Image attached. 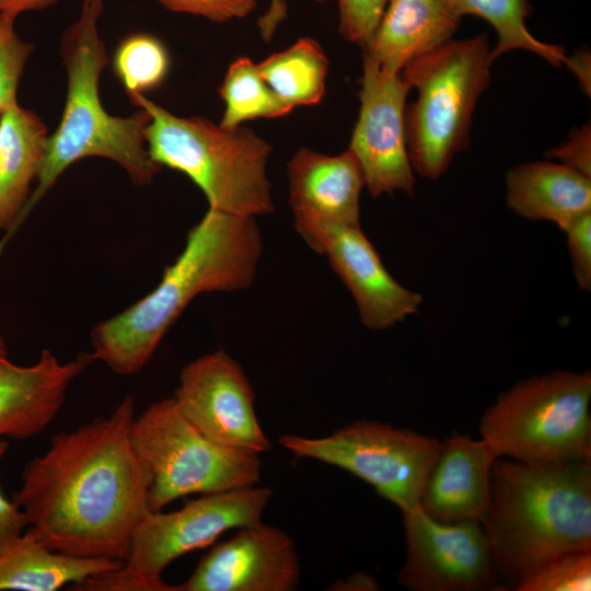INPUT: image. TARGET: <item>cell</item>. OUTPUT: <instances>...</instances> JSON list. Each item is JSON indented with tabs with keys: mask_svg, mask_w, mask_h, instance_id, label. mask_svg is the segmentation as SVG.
<instances>
[{
	"mask_svg": "<svg viewBox=\"0 0 591 591\" xmlns=\"http://www.w3.org/2000/svg\"><path fill=\"white\" fill-rule=\"evenodd\" d=\"M135 403L51 437L27 462L13 500L51 549L125 561L134 530L150 511L149 476L130 440Z\"/></svg>",
	"mask_w": 591,
	"mask_h": 591,
	"instance_id": "cell-1",
	"label": "cell"
},
{
	"mask_svg": "<svg viewBox=\"0 0 591 591\" xmlns=\"http://www.w3.org/2000/svg\"><path fill=\"white\" fill-rule=\"evenodd\" d=\"M262 253L263 237L255 218L208 208L155 288L93 327L88 357L121 376L139 373L195 298L248 288Z\"/></svg>",
	"mask_w": 591,
	"mask_h": 591,
	"instance_id": "cell-2",
	"label": "cell"
},
{
	"mask_svg": "<svg viewBox=\"0 0 591 591\" xmlns=\"http://www.w3.org/2000/svg\"><path fill=\"white\" fill-rule=\"evenodd\" d=\"M494 567L519 580L565 553L591 551V460H498L482 523Z\"/></svg>",
	"mask_w": 591,
	"mask_h": 591,
	"instance_id": "cell-3",
	"label": "cell"
},
{
	"mask_svg": "<svg viewBox=\"0 0 591 591\" xmlns=\"http://www.w3.org/2000/svg\"><path fill=\"white\" fill-rule=\"evenodd\" d=\"M103 0H83L78 19L63 32L60 55L67 72V96L60 123L48 137L35 189L19 224L73 163L100 157L117 163L137 186L152 182L162 169L150 157L144 130L150 114L140 108L130 116L111 115L100 99V78L108 63L97 31Z\"/></svg>",
	"mask_w": 591,
	"mask_h": 591,
	"instance_id": "cell-4",
	"label": "cell"
},
{
	"mask_svg": "<svg viewBox=\"0 0 591 591\" xmlns=\"http://www.w3.org/2000/svg\"><path fill=\"white\" fill-rule=\"evenodd\" d=\"M129 99L151 116L144 137L152 160L188 176L210 209L253 218L274 210L271 147L265 139L243 126L228 129L204 117L177 116L144 94Z\"/></svg>",
	"mask_w": 591,
	"mask_h": 591,
	"instance_id": "cell-5",
	"label": "cell"
},
{
	"mask_svg": "<svg viewBox=\"0 0 591 591\" xmlns=\"http://www.w3.org/2000/svg\"><path fill=\"white\" fill-rule=\"evenodd\" d=\"M490 50L484 33L452 38L403 68L402 77L417 92L405 107L407 152L422 177H440L467 147L477 101L490 82Z\"/></svg>",
	"mask_w": 591,
	"mask_h": 591,
	"instance_id": "cell-6",
	"label": "cell"
},
{
	"mask_svg": "<svg viewBox=\"0 0 591 591\" xmlns=\"http://www.w3.org/2000/svg\"><path fill=\"white\" fill-rule=\"evenodd\" d=\"M591 374L555 371L501 393L480 418L499 456L526 463L591 460Z\"/></svg>",
	"mask_w": 591,
	"mask_h": 591,
	"instance_id": "cell-7",
	"label": "cell"
},
{
	"mask_svg": "<svg viewBox=\"0 0 591 591\" xmlns=\"http://www.w3.org/2000/svg\"><path fill=\"white\" fill-rule=\"evenodd\" d=\"M130 440L150 479L151 511L193 494L253 486L260 478L259 453L213 442L186 419L173 396L135 417Z\"/></svg>",
	"mask_w": 591,
	"mask_h": 591,
	"instance_id": "cell-8",
	"label": "cell"
},
{
	"mask_svg": "<svg viewBox=\"0 0 591 591\" xmlns=\"http://www.w3.org/2000/svg\"><path fill=\"white\" fill-rule=\"evenodd\" d=\"M271 498L266 486L205 494L172 512L148 511L136 525L121 568L76 586L88 591H174L162 579L178 557L206 547L224 532L262 521Z\"/></svg>",
	"mask_w": 591,
	"mask_h": 591,
	"instance_id": "cell-9",
	"label": "cell"
},
{
	"mask_svg": "<svg viewBox=\"0 0 591 591\" xmlns=\"http://www.w3.org/2000/svg\"><path fill=\"white\" fill-rule=\"evenodd\" d=\"M279 443L297 457L316 460L359 477L402 513L419 505L442 447L432 437L370 420L354 421L322 438L283 434Z\"/></svg>",
	"mask_w": 591,
	"mask_h": 591,
	"instance_id": "cell-10",
	"label": "cell"
},
{
	"mask_svg": "<svg viewBox=\"0 0 591 591\" xmlns=\"http://www.w3.org/2000/svg\"><path fill=\"white\" fill-rule=\"evenodd\" d=\"M173 398L186 419L213 442L259 454L270 450L256 416L253 386L224 350L187 363Z\"/></svg>",
	"mask_w": 591,
	"mask_h": 591,
	"instance_id": "cell-11",
	"label": "cell"
},
{
	"mask_svg": "<svg viewBox=\"0 0 591 591\" xmlns=\"http://www.w3.org/2000/svg\"><path fill=\"white\" fill-rule=\"evenodd\" d=\"M406 559L398 573L414 591H477L495 586L489 543L476 521L443 523L418 505L403 512Z\"/></svg>",
	"mask_w": 591,
	"mask_h": 591,
	"instance_id": "cell-12",
	"label": "cell"
},
{
	"mask_svg": "<svg viewBox=\"0 0 591 591\" xmlns=\"http://www.w3.org/2000/svg\"><path fill=\"white\" fill-rule=\"evenodd\" d=\"M409 84L401 73L387 72L363 59L360 109L349 150L356 157L372 197L404 192L414 194L405 134Z\"/></svg>",
	"mask_w": 591,
	"mask_h": 591,
	"instance_id": "cell-13",
	"label": "cell"
},
{
	"mask_svg": "<svg viewBox=\"0 0 591 591\" xmlns=\"http://www.w3.org/2000/svg\"><path fill=\"white\" fill-rule=\"evenodd\" d=\"M300 577L294 541L259 521L213 546L174 591H292Z\"/></svg>",
	"mask_w": 591,
	"mask_h": 591,
	"instance_id": "cell-14",
	"label": "cell"
},
{
	"mask_svg": "<svg viewBox=\"0 0 591 591\" xmlns=\"http://www.w3.org/2000/svg\"><path fill=\"white\" fill-rule=\"evenodd\" d=\"M294 228L312 250L327 229L360 223L361 167L347 149L327 155L302 148L287 165Z\"/></svg>",
	"mask_w": 591,
	"mask_h": 591,
	"instance_id": "cell-15",
	"label": "cell"
},
{
	"mask_svg": "<svg viewBox=\"0 0 591 591\" xmlns=\"http://www.w3.org/2000/svg\"><path fill=\"white\" fill-rule=\"evenodd\" d=\"M312 250L327 256L367 328L386 329L420 308L421 294L402 286L387 271L360 223L325 230Z\"/></svg>",
	"mask_w": 591,
	"mask_h": 591,
	"instance_id": "cell-16",
	"label": "cell"
},
{
	"mask_svg": "<svg viewBox=\"0 0 591 591\" xmlns=\"http://www.w3.org/2000/svg\"><path fill=\"white\" fill-rule=\"evenodd\" d=\"M92 361L88 355L62 362L49 349L20 366L0 344V439L25 440L42 433L63 405L73 381Z\"/></svg>",
	"mask_w": 591,
	"mask_h": 591,
	"instance_id": "cell-17",
	"label": "cell"
},
{
	"mask_svg": "<svg viewBox=\"0 0 591 591\" xmlns=\"http://www.w3.org/2000/svg\"><path fill=\"white\" fill-rule=\"evenodd\" d=\"M498 455L483 438L453 432L444 442L424 487L419 506L443 523H483L490 501V473Z\"/></svg>",
	"mask_w": 591,
	"mask_h": 591,
	"instance_id": "cell-18",
	"label": "cell"
},
{
	"mask_svg": "<svg viewBox=\"0 0 591 591\" xmlns=\"http://www.w3.org/2000/svg\"><path fill=\"white\" fill-rule=\"evenodd\" d=\"M462 18L449 0H387L363 59L401 73L413 59L452 39Z\"/></svg>",
	"mask_w": 591,
	"mask_h": 591,
	"instance_id": "cell-19",
	"label": "cell"
},
{
	"mask_svg": "<svg viewBox=\"0 0 591 591\" xmlns=\"http://www.w3.org/2000/svg\"><path fill=\"white\" fill-rule=\"evenodd\" d=\"M507 204L517 215L565 231L591 212V178L563 163L536 161L509 170Z\"/></svg>",
	"mask_w": 591,
	"mask_h": 591,
	"instance_id": "cell-20",
	"label": "cell"
},
{
	"mask_svg": "<svg viewBox=\"0 0 591 591\" xmlns=\"http://www.w3.org/2000/svg\"><path fill=\"white\" fill-rule=\"evenodd\" d=\"M46 125L20 105L0 115V230L13 231L40 172L48 141Z\"/></svg>",
	"mask_w": 591,
	"mask_h": 591,
	"instance_id": "cell-21",
	"label": "cell"
},
{
	"mask_svg": "<svg viewBox=\"0 0 591 591\" xmlns=\"http://www.w3.org/2000/svg\"><path fill=\"white\" fill-rule=\"evenodd\" d=\"M123 565L118 559L56 552L30 529L0 553V590L56 591Z\"/></svg>",
	"mask_w": 591,
	"mask_h": 591,
	"instance_id": "cell-22",
	"label": "cell"
},
{
	"mask_svg": "<svg viewBox=\"0 0 591 591\" xmlns=\"http://www.w3.org/2000/svg\"><path fill=\"white\" fill-rule=\"evenodd\" d=\"M257 67L269 88L291 108L317 104L325 93L328 60L313 38H300Z\"/></svg>",
	"mask_w": 591,
	"mask_h": 591,
	"instance_id": "cell-23",
	"label": "cell"
},
{
	"mask_svg": "<svg viewBox=\"0 0 591 591\" xmlns=\"http://www.w3.org/2000/svg\"><path fill=\"white\" fill-rule=\"evenodd\" d=\"M461 15H474L493 26L497 34L490 50L494 62L512 50H526L560 67L568 56L563 47L537 39L526 26L532 12L529 0H449Z\"/></svg>",
	"mask_w": 591,
	"mask_h": 591,
	"instance_id": "cell-24",
	"label": "cell"
},
{
	"mask_svg": "<svg viewBox=\"0 0 591 591\" xmlns=\"http://www.w3.org/2000/svg\"><path fill=\"white\" fill-rule=\"evenodd\" d=\"M219 92L224 103L219 125L228 129L256 118L281 117L292 111L269 88L257 65L246 57L230 65Z\"/></svg>",
	"mask_w": 591,
	"mask_h": 591,
	"instance_id": "cell-25",
	"label": "cell"
},
{
	"mask_svg": "<svg viewBox=\"0 0 591 591\" xmlns=\"http://www.w3.org/2000/svg\"><path fill=\"white\" fill-rule=\"evenodd\" d=\"M113 66L130 96L160 85L169 72L170 58L160 39L149 34H134L117 47Z\"/></svg>",
	"mask_w": 591,
	"mask_h": 591,
	"instance_id": "cell-26",
	"label": "cell"
},
{
	"mask_svg": "<svg viewBox=\"0 0 591 591\" xmlns=\"http://www.w3.org/2000/svg\"><path fill=\"white\" fill-rule=\"evenodd\" d=\"M518 591H589L591 551L565 553L536 566L519 580Z\"/></svg>",
	"mask_w": 591,
	"mask_h": 591,
	"instance_id": "cell-27",
	"label": "cell"
},
{
	"mask_svg": "<svg viewBox=\"0 0 591 591\" xmlns=\"http://www.w3.org/2000/svg\"><path fill=\"white\" fill-rule=\"evenodd\" d=\"M16 15L0 12V115L18 106L16 91L33 45L15 31Z\"/></svg>",
	"mask_w": 591,
	"mask_h": 591,
	"instance_id": "cell-28",
	"label": "cell"
},
{
	"mask_svg": "<svg viewBox=\"0 0 591 591\" xmlns=\"http://www.w3.org/2000/svg\"><path fill=\"white\" fill-rule=\"evenodd\" d=\"M387 0H337L338 31L343 38L366 49Z\"/></svg>",
	"mask_w": 591,
	"mask_h": 591,
	"instance_id": "cell-29",
	"label": "cell"
},
{
	"mask_svg": "<svg viewBox=\"0 0 591 591\" xmlns=\"http://www.w3.org/2000/svg\"><path fill=\"white\" fill-rule=\"evenodd\" d=\"M165 9L224 23L243 19L257 7V0H158Z\"/></svg>",
	"mask_w": 591,
	"mask_h": 591,
	"instance_id": "cell-30",
	"label": "cell"
},
{
	"mask_svg": "<svg viewBox=\"0 0 591 591\" xmlns=\"http://www.w3.org/2000/svg\"><path fill=\"white\" fill-rule=\"evenodd\" d=\"M572 271L582 290L591 288V212L577 219L566 230Z\"/></svg>",
	"mask_w": 591,
	"mask_h": 591,
	"instance_id": "cell-31",
	"label": "cell"
},
{
	"mask_svg": "<svg viewBox=\"0 0 591 591\" xmlns=\"http://www.w3.org/2000/svg\"><path fill=\"white\" fill-rule=\"evenodd\" d=\"M548 157L591 178V128L584 125L568 140L548 152Z\"/></svg>",
	"mask_w": 591,
	"mask_h": 591,
	"instance_id": "cell-32",
	"label": "cell"
},
{
	"mask_svg": "<svg viewBox=\"0 0 591 591\" xmlns=\"http://www.w3.org/2000/svg\"><path fill=\"white\" fill-rule=\"evenodd\" d=\"M9 443L0 439V460L5 455ZM27 521L24 513L14 502L4 497L0 489V553L4 551L23 532Z\"/></svg>",
	"mask_w": 591,
	"mask_h": 591,
	"instance_id": "cell-33",
	"label": "cell"
},
{
	"mask_svg": "<svg viewBox=\"0 0 591 591\" xmlns=\"http://www.w3.org/2000/svg\"><path fill=\"white\" fill-rule=\"evenodd\" d=\"M324 3L332 0H315ZM288 7L285 0H269L267 11L258 19L257 26L264 40H271L279 24L287 18Z\"/></svg>",
	"mask_w": 591,
	"mask_h": 591,
	"instance_id": "cell-34",
	"label": "cell"
},
{
	"mask_svg": "<svg viewBox=\"0 0 591 591\" xmlns=\"http://www.w3.org/2000/svg\"><path fill=\"white\" fill-rule=\"evenodd\" d=\"M57 0H0V12L14 15L26 11L42 10L54 4Z\"/></svg>",
	"mask_w": 591,
	"mask_h": 591,
	"instance_id": "cell-35",
	"label": "cell"
},
{
	"mask_svg": "<svg viewBox=\"0 0 591 591\" xmlns=\"http://www.w3.org/2000/svg\"><path fill=\"white\" fill-rule=\"evenodd\" d=\"M566 65L578 77L584 91L590 93V55L586 51H579L572 57H568Z\"/></svg>",
	"mask_w": 591,
	"mask_h": 591,
	"instance_id": "cell-36",
	"label": "cell"
},
{
	"mask_svg": "<svg viewBox=\"0 0 591 591\" xmlns=\"http://www.w3.org/2000/svg\"><path fill=\"white\" fill-rule=\"evenodd\" d=\"M338 590H378L376 580L363 572H358L348 579L338 582Z\"/></svg>",
	"mask_w": 591,
	"mask_h": 591,
	"instance_id": "cell-37",
	"label": "cell"
},
{
	"mask_svg": "<svg viewBox=\"0 0 591 591\" xmlns=\"http://www.w3.org/2000/svg\"><path fill=\"white\" fill-rule=\"evenodd\" d=\"M1 343H4V339L2 338V336L0 335V344Z\"/></svg>",
	"mask_w": 591,
	"mask_h": 591,
	"instance_id": "cell-38",
	"label": "cell"
}]
</instances>
